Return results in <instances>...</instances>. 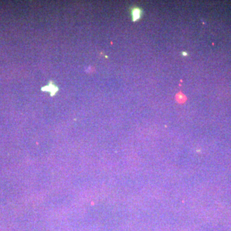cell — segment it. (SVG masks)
Listing matches in <instances>:
<instances>
[{"mask_svg":"<svg viewBox=\"0 0 231 231\" xmlns=\"http://www.w3.org/2000/svg\"><path fill=\"white\" fill-rule=\"evenodd\" d=\"M142 14V10L139 8H133L132 10V20L133 21H136L139 20L141 18Z\"/></svg>","mask_w":231,"mask_h":231,"instance_id":"1","label":"cell"},{"mask_svg":"<svg viewBox=\"0 0 231 231\" xmlns=\"http://www.w3.org/2000/svg\"><path fill=\"white\" fill-rule=\"evenodd\" d=\"M176 98H177V100L179 102H184V101H186V96L183 94H182L181 92L179 93V94H177Z\"/></svg>","mask_w":231,"mask_h":231,"instance_id":"3","label":"cell"},{"mask_svg":"<svg viewBox=\"0 0 231 231\" xmlns=\"http://www.w3.org/2000/svg\"><path fill=\"white\" fill-rule=\"evenodd\" d=\"M182 55H187V54H186V52H183V53H182Z\"/></svg>","mask_w":231,"mask_h":231,"instance_id":"4","label":"cell"},{"mask_svg":"<svg viewBox=\"0 0 231 231\" xmlns=\"http://www.w3.org/2000/svg\"><path fill=\"white\" fill-rule=\"evenodd\" d=\"M42 91H49L51 93V95L54 96L55 93H56V92L58 91V88L57 87L54 86V85H53L51 82H50V84L48 86H45L42 88Z\"/></svg>","mask_w":231,"mask_h":231,"instance_id":"2","label":"cell"}]
</instances>
